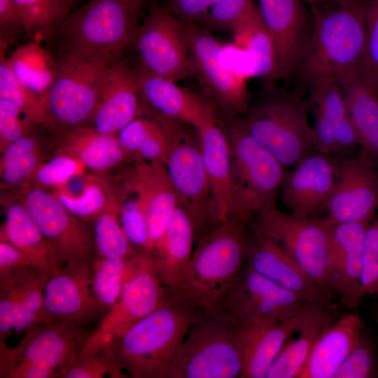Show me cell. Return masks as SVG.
Wrapping results in <instances>:
<instances>
[{"instance_id":"obj_1","label":"cell","mask_w":378,"mask_h":378,"mask_svg":"<svg viewBox=\"0 0 378 378\" xmlns=\"http://www.w3.org/2000/svg\"><path fill=\"white\" fill-rule=\"evenodd\" d=\"M140 8L130 0H89L39 38L55 59L113 63L133 46Z\"/></svg>"},{"instance_id":"obj_2","label":"cell","mask_w":378,"mask_h":378,"mask_svg":"<svg viewBox=\"0 0 378 378\" xmlns=\"http://www.w3.org/2000/svg\"><path fill=\"white\" fill-rule=\"evenodd\" d=\"M368 0H352L325 11L314 8L309 39L295 75L309 88L340 86L360 78Z\"/></svg>"},{"instance_id":"obj_3","label":"cell","mask_w":378,"mask_h":378,"mask_svg":"<svg viewBox=\"0 0 378 378\" xmlns=\"http://www.w3.org/2000/svg\"><path fill=\"white\" fill-rule=\"evenodd\" d=\"M251 216L223 221L196 242L185 270L169 288L172 297L204 312L219 306L244 266Z\"/></svg>"},{"instance_id":"obj_4","label":"cell","mask_w":378,"mask_h":378,"mask_svg":"<svg viewBox=\"0 0 378 378\" xmlns=\"http://www.w3.org/2000/svg\"><path fill=\"white\" fill-rule=\"evenodd\" d=\"M203 313L170 294L104 350L122 378H167L177 349Z\"/></svg>"},{"instance_id":"obj_5","label":"cell","mask_w":378,"mask_h":378,"mask_svg":"<svg viewBox=\"0 0 378 378\" xmlns=\"http://www.w3.org/2000/svg\"><path fill=\"white\" fill-rule=\"evenodd\" d=\"M309 102L302 90L265 83L250 106L244 124L251 134L287 168L316 152L314 128L308 120Z\"/></svg>"},{"instance_id":"obj_6","label":"cell","mask_w":378,"mask_h":378,"mask_svg":"<svg viewBox=\"0 0 378 378\" xmlns=\"http://www.w3.org/2000/svg\"><path fill=\"white\" fill-rule=\"evenodd\" d=\"M91 332L87 325L57 320L29 327L14 346L0 341V377H65Z\"/></svg>"},{"instance_id":"obj_7","label":"cell","mask_w":378,"mask_h":378,"mask_svg":"<svg viewBox=\"0 0 378 378\" xmlns=\"http://www.w3.org/2000/svg\"><path fill=\"white\" fill-rule=\"evenodd\" d=\"M55 60V79L34 115L37 126L53 141L88 126L104 77L113 63L87 59Z\"/></svg>"},{"instance_id":"obj_8","label":"cell","mask_w":378,"mask_h":378,"mask_svg":"<svg viewBox=\"0 0 378 378\" xmlns=\"http://www.w3.org/2000/svg\"><path fill=\"white\" fill-rule=\"evenodd\" d=\"M220 120L231 153L234 189V217L253 215L276 204L286 169L247 130L240 115H225Z\"/></svg>"},{"instance_id":"obj_9","label":"cell","mask_w":378,"mask_h":378,"mask_svg":"<svg viewBox=\"0 0 378 378\" xmlns=\"http://www.w3.org/2000/svg\"><path fill=\"white\" fill-rule=\"evenodd\" d=\"M169 298V288L161 283L156 272L154 254L138 252L127 258L122 292L89 335L80 354L102 351Z\"/></svg>"},{"instance_id":"obj_10","label":"cell","mask_w":378,"mask_h":378,"mask_svg":"<svg viewBox=\"0 0 378 378\" xmlns=\"http://www.w3.org/2000/svg\"><path fill=\"white\" fill-rule=\"evenodd\" d=\"M240 352L229 322L217 310L204 312L177 349L167 378H236Z\"/></svg>"},{"instance_id":"obj_11","label":"cell","mask_w":378,"mask_h":378,"mask_svg":"<svg viewBox=\"0 0 378 378\" xmlns=\"http://www.w3.org/2000/svg\"><path fill=\"white\" fill-rule=\"evenodd\" d=\"M159 120L171 140L164 166L180 204L193 219L197 242L219 224L202 161L198 132L193 135L187 128L190 125L179 120L163 117Z\"/></svg>"},{"instance_id":"obj_12","label":"cell","mask_w":378,"mask_h":378,"mask_svg":"<svg viewBox=\"0 0 378 378\" xmlns=\"http://www.w3.org/2000/svg\"><path fill=\"white\" fill-rule=\"evenodd\" d=\"M248 225L275 241L330 296L328 276L330 224L326 218L294 216L274 204L253 214Z\"/></svg>"},{"instance_id":"obj_13","label":"cell","mask_w":378,"mask_h":378,"mask_svg":"<svg viewBox=\"0 0 378 378\" xmlns=\"http://www.w3.org/2000/svg\"><path fill=\"white\" fill-rule=\"evenodd\" d=\"M20 200L48 242L52 272L70 263H92L95 251L93 233L53 192L29 186L23 190Z\"/></svg>"},{"instance_id":"obj_14","label":"cell","mask_w":378,"mask_h":378,"mask_svg":"<svg viewBox=\"0 0 378 378\" xmlns=\"http://www.w3.org/2000/svg\"><path fill=\"white\" fill-rule=\"evenodd\" d=\"M139 69L174 82L195 76L181 22L162 5L153 4L133 43Z\"/></svg>"},{"instance_id":"obj_15","label":"cell","mask_w":378,"mask_h":378,"mask_svg":"<svg viewBox=\"0 0 378 378\" xmlns=\"http://www.w3.org/2000/svg\"><path fill=\"white\" fill-rule=\"evenodd\" d=\"M306 301L257 272L246 262L218 311L235 325L285 321L298 313Z\"/></svg>"},{"instance_id":"obj_16","label":"cell","mask_w":378,"mask_h":378,"mask_svg":"<svg viewBox=\"0 0 378 378\" xmlns=\"http://www.w3.org/2000/svg\"><path fill=\"white\" fill-rule=\"evenodd\" d=\"M181 24L195 76H198L222 114L246 113L251 104L245 77L225 63L223 47L207 29L195 23Z\"/></svg>"},{"instance_id":"obj_17","label":"cell","mask_w":378,"mask_h":378,"mask_svg":"<svg viewBox=\"0 0 378 378\" xmlns=\"http://www.w3.org/2000/svg\"><path fill=\"white\" fill-rule=\"evenodd\" d=\"M335 184L326 206L330 225L371 221L378 209V172L363 155L335 156Z\"/></svg>"},{"instance_id":"obj_18","label":"cell","mask_w":378,"mask_h":378,"mask_svg":"<svg viewBox=\"0 0 378 378\" xmlns=\"http://www.w3.org/2000/svg\"><path fill=\"white\" fill-rule=\"evenodd\" d=\"M51 271L29 266L0 276V341L13 332L50 322L45 309V289Z\"/></svg>"},{"instance_id":"obj_19","label":"cell","mask_w":378,"mask_h":378,"mask_svg":"<svg viewBox=\"0 0 378 378\" xmlns=\"http://www.w3.org/2000/svg\"><path fill=\"white\" fill-rule=\"evenodd\" d=\"M92 263H70L52 272L44 305L51 321L62 320L88 325L108 310L97 298Z\"/></svg>"},{"instance_id":"obj_20","label":"cell","mask_w":378,"mask_h":378,"mask_svg":"<svg viewBox=\"0 0 378 378\" xmlns=\"http://www.w3.org/2000/svg\"><path fill=\"white\" fill-rule=\"evenodd\" d=\"M337 176L336 157L315 152L286 171L281 188L282 206L294 216L312 217L326 206Z\"/></svg>"},{"instance_id":"obj_21","label":"cell","mask_w":378,"mask_h":378,"mask_svg":"<svg viewBox=\"0 0 378 378\" xmlns=\"http://www.w3.org/2000/svg\"><path fill=\"white\" fill-rule=\"evenodd\" d=\"M137 200L147 221L150 252L155 255L180 204L178 193L164 164L137 162L124 191Z\"/></svg>"},{"instance_id":"obj_22","label":"cell","mask_w":378,"mask_h":378,"mask_svg":"<svg viewBox=\"0 0 378 378\" xmlns=\"http://www.w3.org/2000/svg\"><path fill=\"white\" fill-rule=\"evenodd\" d=\"M371 221L330 225L328 276L330 290L355 310L361 299L360 281L365 234Z\"/></svg>"},{"instance_id":"obj_23","label":"cell","mask_w":378,"mask_h":378,"mask_svg":"<svg viewBox=\"0 0 378 378\" xmlns=\"http://www.w3.org/2000/svg\"><path fill=\"white\" fill-rule=\"evenodd\" d=\"M141 113L174 119L199 129L219 118L214 105L171 80L135 67Z\"/></svg>"},{"instance_id":"obj_24","label":"cell","mask_w":378,"mask_h":378,"mask_svg":"<svg viewBox=\"0 0 378 378\" xmlns=\"http://www.w3.org/2000/svg\"><path fill=\"white\" fill-rule=\"evenodd\" d=\"M141 108L136 69L121 59L107 70L88 126L99 134L116 135L141 114Z\"/></svg>"},{"instance_id":"obj_25","label":"cell","mask_w":378,"mask_h":378,"mask_svg":"<svg viewBox=\"0 0 378 378\" xmlns=\"http://www.w3.org/2000/svg\"><path fill=\"white\" fill-rule=\"evenodd\" d=\"M304 307L305 304L298 313L283 321L245 325L229 322L242 360L239 378H267L286 341L300 326Z\"/></svg>"},{"instance_id":"obj_26","label":"cell","mask_w":378,"mask_h":378,"mask_svg":"<svg viewBox=\"0 0 378 378\" xmlns=\"http://www.w3.org/2000/svg\"><path fill=\"white\" fill-rule=\"evenodd\" d=\"M246 262L259 274L302 297L306 302H330V297L273 240L251 228Z\"/></svg>"},{"instance_id":"obj_27","label":"cell","mask_w":378,"mask_h":378,"mask_svg":"<svg viewBox=\"0 0 378 378\" xmlns=\"http://www.w3.org/2000/svg\"><path fill=\"white\" fill-rule=\"evenodd\" d=\"M309 90L316 118V150L335 156L352 154L359 143L341 87L328 83Z\"/></svg>"},{"instance_id":"obj_28","label":"cell","mask_w":378,"mask_h":378,"mask_svg":"<svg viewBox=\"0 0 378 378\" xmlns=\"http://www.w3.org/2000/svg\"><path fill=\"white\" fill-rule=\"evenodd\" d=\"M262 20L275 45L283 79L295 75L309 37L300 0H258Z\"/></svg>"},{"instance_id":"obj_29","label":"cell","mask_w":378,"mask_h":378,"mask_svg":"<svg viewBox=\"0 0 378 378\" xmlns=\"http://www.w3.org/2000/svg\"><path fill=\"white\" fill-rule=\"evenodd\" d=\"M202 161L219 223L234 217V189L229 141L220 118L197 129Z\"/></svg>"},{"instance_id":"obj_30","label":"cell","mask_w":378,"mask_h":378,"mask_svg":"<svg viewBox=\"0 0 378 378\" xmlns=\"http://www.w3.org/2000/svg\"><path fill=\"white\" fill-rule=\"evenodd\" d=\"M363 336V322L357 314L332 323L314 346L300 378H332Z\"/></svg>"},{"instance_id":"obj_31","label":"cell","mask_w":378,"mask_h":378,"mask_svg":"<svg viewBox=\"0 0 378 378\" xmlns=\"http://www.w3.org/2000/svg\"><path fill=\"white\" fill-rule=\"evenodd\" d=\"M330 302H306L296 338L286 341L267 378H300L316 343L332 323Z\"/></svg>"},{"instance_id":"obj_32","label":"cell","mask_w":378,"mask_h":378,"mask_svg":"<svg viewBox=\"0 0 378 378\" xmlns=\"http://www.w3.org/2000/svg\"><path fill=\"white\" fill-rule=\"evenodd\" d=\"M195 226L188 210L179 204L155 253V267L161 283L171 288L178 281L192 253Z\"/></svg>"},{"instance_id":"obj_33","label":"cell","mask_w":378,"mask_h":378,"mask_svg":"<svg viewBox=\"0 0 378 378\" xmlns=\"http://www.w3.org/2000/svg\"><path fill=\"white\" fill-rule=\"evenodd\" d=\"M57 153L72 156L95 171L111 169L131 159L116 135L102 134L89 126L74 130L54 141Z\"/></svg>"},{"instance_id":"obj_34","label":"cell","mask_w":378,"mask_h":378,"mask_svg":"<svg viewBox=\"0 0 378 378\" xmlns=\"http://www.w3.org/2000/svg\"><path fill=\"white\" fill-rule=\"evenodd\" d=\"M232 32L237 44L251 59V76L265 83L283 79L274 40L256 4H253Z\"/></svg>"},{"instance_id":"obj_35","label":"cell","mask_w":378,"mask_h":378,"mask_svg":"<svg viewBox=\"0 0 378 378\" xmlns=\"http://www.w3.org/2000/svg\"><path fill=\"white\" fill-rule=\"evenodd\" d=\"M363 154L378 162V92L360 78L340 85Z\"/></svg>"},{"instance_id":"obj_36","label":"cell","mask_w":378,"mask_h":378,"mask_svg":"<svg viewBox=\"0 0 378 378\" xmlns=\"http://www.w3.org/2000/svg\"><path fill=\"white\" fill-rule=\"evenodd\" d=\"M116 136L131 159L164 165L171 140L164 125L156 118L141 113Z\"/></svg>"},{"instance_id":"obj_37","label":"cell","mask_w":378,"mask_h":378,"mask_svg":"<svg viewBox=\"0 0 378 378\" xmlns=\"http://www.w3.org/2000/svg\"><path fill=\"white\" fill-rule=\"evenodd\" d=\"M0 239L21 250L37 267L52 272L48 242L21 200L7 206Z\"/></svg>"},{"instance_id":"obj_38","label":"cell","mask_w":378,"mask_h":378,"mask_svg":"<svg viewBox=\"0 0 378 378\" xmlns=\"http://www.w3.org/2000/svg\"><path fill=\"white\" fill-rule=\"evenodd\" d=\"M9 61L21 84L43 98L57 74V62L51 52L40 41H27L12 51Z\"/></svg>"},{"instance_id":"obj_39","label":"cell","mask_w":378,"mask_h":378,"mask_svg":"<svg viewBox=\"0 0 378 378\" xmlns=\"http://www.w3.org/2000/svg\"><path fill=\"white\" fill-rule=\"evenodd\" d=\"M53 194L67 210L85 221L94 222L104 212L120 209V198L101 182L92 181L79 195L65 190H56Z\"/></svg>"},{"instance_id":"obj_40","label":"cell","mask_w":378,"mask_h":378,"mask_svg":"<svg viewBox=\"0 0 378 378\" xmlns=\"http://www.w3.org/2000/svg\"><path fill=\"white\" fill-rule=\"evenodd\" d=\"M20 10L27 29V41H38L82 0H13Z\"/></svg>"},{"instance_id":"obj_41","label":"cell","mask_w":378,"mask_h":378,"mask_svg":"<svg viewBox=\"0 0 378 378\" xmlns=\"http://www.w3.org/2000/svg\"><path fill=\"white\" fill-rule=\"evenodd\" d=\"M119 210L106 211L94 221V241L99 256L110 259H126L138 253L121 226Z\"/></svg>"},{"instance_id":"obj_42","label":"cell","mask_w":378,"mask_h":378,"mask_svg":"<svg viewBox=\"0 0 378 378\" xmlns=\"http://www.w3.org/2000/svg\"><path fill=\"white\" fill-rule=\"evenodd\" d=\"M92 285L100 302L108 309L118 299L125 283L126 259L94 257L92 262Z\"/></svg>"},{"instance_id":"obj_43","label":"cell","mask_w":378,"mask_h":378,"mask_svg":"<svg viewBox=\"0 0 378 378\" xmlns=\"http://www.w3.org/2000/svg\"><path fill=\"white\" fill-rule=\"evenodd\" d=\"M8 50L0 46V99L13 103L35 120L36 111L43 97L31 92L15 77L6 55Z\"/></svg>"},{"instance_id":"obj_44","label":"cell","mask_w":378,"mask_h":378,"mask_svg":"<svg viewBox=\"0 0 378 378\" xmlns=\"http://www.w3.org/2000/svg\"><path fill=\"white\" fill-rule=\"evenodd\" d=\"M41 147L24 149L1 158V185L13 187L30 181L37 168L43 162Z\"/></svg>"},{"instance_id":"obj_45","label":"cell","mask_w":378,"mask_h":378,"mask_svg":"<svg viewBox=\"0 0 378 378\" xmlns=\"http://www.w3.org/2000/svg\"><path fill=\"white\" fill-rule=\"evenodd\" d=\"M361 80L378 92V0H368Z\"/></svg>"},{"instance_id":"obj_46","label":"cell","mask_w":378,"mask_h":378,"mask_svg":"<svg viewBox=\"0 0 378 378\" xmlns=\"http://www.w3.org/2000/svg\"><path fill=\"white\" fill-rule=\"evenodd\" d=\"M82 163L75 158L62 153L43 162L36 170L30 181L34 186L42 188L64 184L78 174Z\"/></svg>"},{"instance_id":"obj_47","label":"cell","mask_w":378,"mask_h":378,"mask_svg":"<svg viewBox=\"0 0 378 378\" xmlns=\"http://www.w3.org/2000/svg\"><path fill=\"white\" fill-rule=\"evenodd\" d=\"M124 195L125 200L120 201L119 219L121 226L134 248L137 247L140 252L151 253L146 216L133 195L132 197Z\"/></svg>"},{"instance_id":"obj_48","label":"cell","mask_w":378,"mask_h":378,"mask_svg":"<svg viewBox=\"0 0 378 378\" xmlns=\"http://www.w3.org/2000/svg\"><path fill=\"white\" fill-rule=\"evenodd\" d=\"M377 377V364L372 342L362 337L346 356L332 378H371Z\"/></svg>"},{"instance_id":"obj_49","label":"cell","mask_w":378,"mask_h":378,"mask_svg":"<svg viewBox=\"0 0 378 378\" xmlns=\"http://www.w3.org/2000/svg\"><path fill=\"white\" fill-rule=\"evenodd\" d=\"M37 127L34 118L13 103L0 99L1 153L13 141Z\"/></svg>"},{"instance_id":"obj_50","label":"cell","mask_w":378,"mask_h":378,"mask_svg":"<svg viewBox=\"0 0 378 378\" xmlns=\"http://www.w3.org/2000/svg\"><path fill=\"white\" fill-rule=\"evenodd\" d=\"M253 3V0H217L200 22L202 27L232 31Z\"/></svg>"},{"instance_id":"obj_51","label":"cell","mask_w":378,"mask_h":378,"mask_svg":"<svg viewBox=\"0 0 378 378\" xmlns=\"http://www.w3.org/2000/svg\"><path fill=\"white\" fill-rule=\"evenodd\" d=\"M360 293L362 298L378 293V220L370 223L365 234Z\"/></svg>"},{"instance_id":"obj_52","label":"cell","mask_w":378,"mask_h":378,"mask_svg":"<svg viewBox=\"0 0 378 378\" xmlns=\"http://www.w3.org/2000/svg\"><path fill=\"white\" fill-rule=\"evenodd\" d=\"M122 378L110 358L101 351L80 354L67 371L64 378Z\"/></svg>"},{"instance_id":"obj_53","label":"cell","mask_w":378,"mask_h":378,"mask_svg":"<svg viewBox=\"0 0 378 378\" xmlns=\"http://www.w3.org/2000/svg\"><path fill=\"white\" fill-rule=\"evenodd\" d=\"M22 38L27 29L20 10L13 0H0V45L9 48Z\"/></svg>"},{"instance_id":"obj_54","label":"cell","mask_w":378,"mask_h":378,"mask_svg":"<svg viewBox=\"0 0 378 378\" xmlns=\"http://www.w3.org/2000/svg\"><path fill=\"white\" fill-rule=\"evenodd\" d=\"M217 0H164L163 6L178 20L200 23Z\"/></svg>"},{"instance_id":"obj_55","label":"cell","mask_w":378,"mask_h":378,"mask_svg":"<svg viewBox=\"0 0 378 378\" xmlns=\"http://www.w3.org/2000/svg\"><path fill=\"white\" fill-rule=\"evenodd\" d=\"M29 266L37 267L27 254L16 246L6 241H0V276Z\"/></svg>"},{"instance_id":"obj_56","label":"cell","mask_w":378,"mask_h":378,"mask_svg":"<svg viewBox=\"0 0 378 378\" xmlns=\"http://www.w3.org/2000/svg\"><path fill=\"white\" fill-rule=\"evenodd\" d=\"M130 1L132 3H134L136 6H138L139 8H141L145 0H130Z\"/></svg>"},{"instance_id":"obj_57","label":"cell","mask_w":378,"mask_h":378,"mask_svg":"<svg viewBox=\"0 0 378 378\" xmlns=\"http://www.w3.org/2000/svg\"><path fill=\"white\" fill-rule=\"evenodd\" d=\"M336 4H338V5H341V4H346L352 0H333Z\"/></svg>"},{"instance_id":"obj_58","label":"cell","mask_w":378,"mask_h":378,"mask_svg":"<svg viewBox=\"0 0 378 378\" xmlns=\"http://www.w3.org/2000/svg\"><path fill=\"white\" fill-rule=\"evenodd\" d=\"M374 321L376 322L377 329H378V308L376 309L374 314Z\"/></svg>"},{"instance_id":"obj_59","label":"cell","mask_w":378,"mask_h":378,"mask_svg":"<svg viewBox=\"0 0 378 378\" xmlns=\"http://www.w3.org/2000/svg\"><path fill=\"white\" fill-rule=\"evenodd\" d=\"M307 2H309L311 4H316V3H319V2H322V1H325L326 0H304Z\"/></svg>"},{"instance_id":"obj_60","label":"cell","mask_w":378,"mask_h":378,"mask_svg":"<svg viewBox=\"0 0 378 378\" xmlns=\"http://www.w3.org/2000/svg\"><path fill=\"white\" fill-rule=\"evenodd\" d=\"M377 295H378V293Z\"/></svg>"}]
</instances>
